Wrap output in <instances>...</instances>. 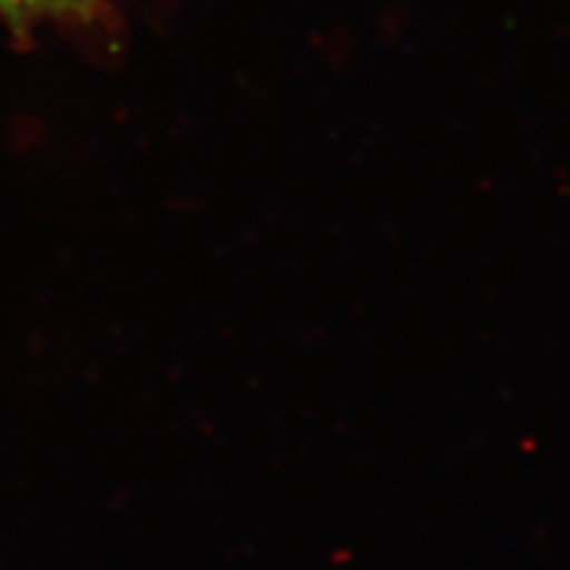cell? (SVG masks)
I'll use <instances>...</instances> for the list:
<instances>
[{"mask_svg": "<svg viewBox=\"0 0 570 570\" xmlns=\"http://www.w3.org/2000/svg\"><path fill=\"white\" fill-rule=\"evenodd\" d=\"M53 3H59V0H0V11H42Z\"/></svg>", "mask_w": 570, "mask_h": 570, "instance_id": "cell-1", "label": "cell"}]
</instances>
